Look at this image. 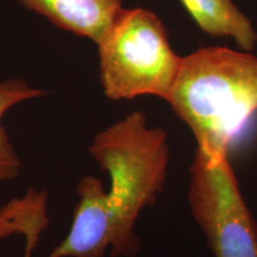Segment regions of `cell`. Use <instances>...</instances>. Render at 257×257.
Returning <instances> with one entry per match:
<instances>
[{
    "label": "cell",
    "instance_id": "1",
    "mask_svg": "<svg viewBox=\"0 0 257 257\" xmlns=\"http://www.w3.org/2000/svg\"><path fill=\"white\" fill-rule=\"evenodd\" d=\"M191 128L199 152L229 156L230 147L257 113V57L206 47L182 57L166 100Z\"/></svg>",
    "mask_w": 257,
    "mask_h": 257
},
{
    "label": "cell",
    "instance_id": "2",
    "mask_svg": "<svg viewBox=\"0 0 257 257\" xmlns=\"http://www.w3.org/2000/svg\"><path fill=\"white\" fill-rule=\"evenodd\" d=\"M88 153L110 176L106 200L115 224L111 255H133L138 248V217L165 187L169 163L167 133L149 126L146 114L134 111L96 134Z\"/></svg>",
    "mask_w": 257,
    "mask_h": 257
},
{
    "label": "cell",
    "instance_id": "3",
    "mask_svg": "<svg viewBox=\"0 0 257 257\" xmlns=\"http://www.w3.org/2000/svg\"><path fill=\"white\" fill-rule=\"evenodd\" d=\"M96 47L106 98L131 100L154 95L168 99L182 56L170 46L165 25L155 12L124 9Z\"/></svg>",
    "mask_w": 257,
    "mask_h": 257
},
{
    "label": "cell",
    "instance_id": "4",
    "mask_svg": "<svg viewBox=\"0 0 257 257\" xmlns=\"http://www.w3.org/2000/svg\"><path fill=\"white\" fill-rule=\"evenodd\" d=\"M188 202L214 257H257L256 225L229 156H210L197 150Z\"/></svg>",
    "mask_w": 257,
    "mask_h": 257
},
{
    "label": "cell",
    "instance_id": "5",
    "mask_svg": "<svg viewBox=\"0 0 257 257\" xmlns=\"http://www.w3.org/2000/svg\"><path fill=\"white\" fill-rule=\"evenodd\" d=\"M79 201L67 236L46 257H104L115 242V224L101 180L86 175L76 186Z\"/></svg>",
    "mask_w": 257,
    "mask_h": 257
},
{
    "label": "cell",
    "instance_id": "6",
    "mask_svg": "<svg viewBox=\"0 0 257 257\" xmlns=\"http://www.w3.org/2000/svg\"><path fill=\"white\" fill-rule=\"evenodd\" d=\"M55 27L98 46L119 17L121 0H16Z\"/></svg>",
    "mask_w": 257,
    "mask_h": 257
},
{
    "label": "cell",
    "instance_id": "7",
    "mask_svg": "<svg viewBox=\"0 0 257 257\" xmlns=\"http://www.w3.org/2000/svg\"><path fill=\"white\" fill-rule=\"evenodd\" d=\"M199 29L213 37L231 38L244 51H251L257 32L233 0H179Z\"/></svg>",
    "mask_w": 257,
    "mask_h": 257
},
{
    "label": "cell",
    "instance_id": "8",
    "mask_svg": "<svg viewBox=\"0 0 257 257\" xmlns=\"http://www.w3.org/2000/svg\"><path fill=\"white\" fill-rule=\"evenodd\" d=\"M43 89L32 87L27 80L8 79L0 82V182L12 181L22 170V160L16 152L6 128L3 124L5 114L22 102L44 96Z\"/></svg>",
    "mask_w": 257,
    "mask_h": 257
},
{
    "label": "cell",
    "instance_id": "9",
    "mask_svg": "<svg viewBox=\"0 0 257 257\" xmlns=\"http://www.w3.org/2000/svg\"><path fill=\"white\" fill-rule=\"evenodd\" d=\"M48 213V193L30 188L0 210V240L22 234L32 220Z\"/></svg>",
    "mask_w": 257,
    "mask_h": 257
},
{
    "label": "cell",
    "instance_id": "10",
    "mask_svg": "<svg viewBox=\"0 0 257 257\" xmlns=\"http://www.w3.org/2000/svg\"><path fill=\"white\" fill-rule=\"evenodd\" d=\"M49 224V216L44 214V216L38 217L32 223L29 225L24 232L22 233L24 236L25 248H24V256L23 257H32V252L37 248L38 243H40L42 233L48 227Z\"/></svg>",
    "mask_w": 257,
    "mask_h": 257
}]
</instances>
